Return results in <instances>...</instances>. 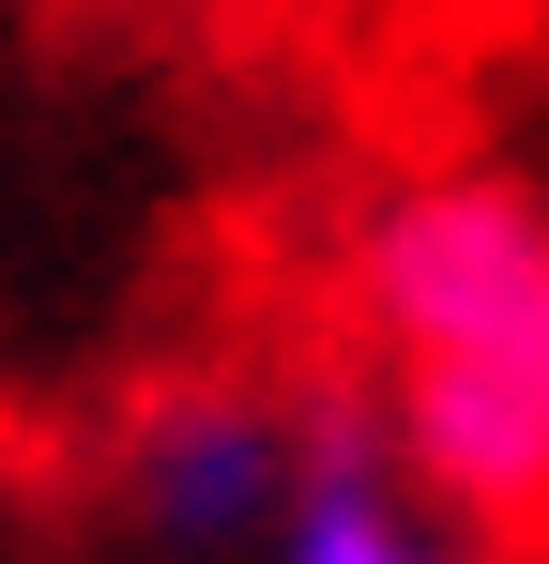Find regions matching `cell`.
<instances>
[{"instance_id": "cell-1", "label": "cell", "mask_w": 549, "mask_h": 564, "mask_svg": "<svg viewBox=\"0 0 549 564\" xmlns=\"http://www.w3.org/2000/svg\"><path fill=\"white\" fill-rule=\"evenodd\" d=\"M352 397L381 412L397 473L473 534L549 550V184L519 169H397L336 245Z\"/></svg>"}, {"instance_id": "cell-2", "label": "cell", "mask_w": 549, "mask_h": 564, "mask_svg": "<svg viewBox=\"0 0 549 564\" xmlns=\"http://www.w3.org/2000/svg\"><path fill=\"white\" fill-rule=\"evenodd\" d=\"M290 458H305V397H274L245 367H169L107 427V519L169 564H260Z\"/></svg>"}, {"instance_id": "cell-3", "label": "cell", "mask_w": 549, "mask_h": 564, "mask_svg": "<svg viewBox=\"0 0 549 564\" xmlns=\"http://www.w3.org/2000/svg\"><path fill=\"white\" fill-rule=\"evenodd\" d=\"M260 564H535V550H504L458 503H428L352 381H305V458H290V503H274Z\"/></svg>"}]
</instances>
